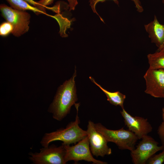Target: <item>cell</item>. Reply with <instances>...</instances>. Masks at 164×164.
<instances>
[{
    "label": "cell",
    "instance_id": "cell-1",
    "mask_svg": "<svg viewBox=\"0 0 164 164\" xmlns=\"http://www.w3.org/2000/svg\"><path fill=\"white\" fill-rule=\"evenodd\" d=\"M75 69L72 77L59 87L48 109V112L57 121H61L65 118L70 113L71 106L77 100L75 81Z\"/></svg>",
    "mask_w": 164,
    "mask_h": 164
},
{
    "label": "cell",
    "instance_id": "cell-2",
    "mask_svg": "<svg viewBox=\"0 0 164 164\" xmlns=\"http://www.w3.org/2000/svg\"><path fill=\"white\" fill-rule=\"evenodd\" d=\"M79 103L76 104L77 114L75 121L69 122L65 128H61L56 131L44 134L40 143L42 147H47L51 142L56 141L63 142V145L76 144L87 135L86 131L80 127V121L78 116Z\"/></svg>",
    "mask_w": 164,
    "mask_h": 164
},
{
    "label": "cell",
    "instance_id": "cell-3",
    "mask_svg": "<svg viewBox=\"0 0 164 164\" xmlns=\"http://www.w3.org/2000/svg\"><path fill=\"white\" fill-rule=\"evenodd\" d=\"M96 129L101 133L108 142L115 143L121 150L130 151L135 148L138 139L136 135L129 129L123 127L117 130L108 129L100 123H94Z\"/></svg>",
    "mask_w": 164,
    "mask_h": 164
},
{
    "label": "cell",
    "instance_id": "cell-4",
    "mask_svg": "<svg viewBox=\"0 0 164 164\" xmlns=\"http://www.w3.org/2000/svg\"><path fill=\"white\" fill-rule=\"evenodd\" d=\"M0 10L2 16L13 26L12 33L13 36L19 37L28 31L31 18L29 13L15 9L5 4H0Z\"/></svg>",
    "mask_w": 164,
    "mask_h": 164
},
{
    "label": "cell",
    "instance_id": "cell-5",
    "mask_svg": "<svg viewBox=\"0 0 164 164\" xmlns=\"http://www.w3.org/2000/svg\"><path fill=\"white\" fill-rule=\"evenodd\" d=\"M63 145L65 150L64 160L66 163L68 161L72 160L74 161L75 163H77L79 161L84 160L92 162L93 164L108 163L107 162L96 159L93 157L90 150L87 135L74 145Z\"/></svg>",
    "mask_w": 164,
    "mask_h": 164
},
{
    "label": "cell",
    "instance_id": "cell-6",
    "mask_svg": "<svg viewBox=\"0 0 164 164\" xmlns=\"http://www.w3.org/2000/svg\"><path fill=\"white\" fill-rule=\"evenodd\" d=\"M135 148L130 152L132 161L134 164H145L148 160L157 152L162 150L164 146H159V143L151 136H143Z\"/></svg>",
    "mask_w": 164,
    "mask_h": 164
},
{
    "label": "cell",
    "instance_id": "cell-7",
    "mask_svg": "<svg viewBox=\"0 0 164 164\" xmlns=\"http://www.w3.org/2000/svg\"><path fill=\"white\" fill-rule=\"evenodd\" d=\"M64 146L43 147L39 152H30L29 158L34 164H65Z\"/></svg>",
    "mask_w": 164,
    "mask_h": 164
},
{
    "label": "cell",
    "instance_id": "cell-8",
    "mask_svg": "<svg viewBox=\"0 0 164 164\" xmlns=\"http://www.w3.org/2000/svg\"><path fill=\"white\" fill-rule=\"evenodd\" d=\"M90 148L92 154L96 157H104L112 153L108 145V142L104 135L95 129L94 123L89 121L86 130Z\"/></svg>",
    "mask_w": 164,
    "mask_h": 164
},
{
    "label": "cell",
    "instance_id": "cell-9",
    "mask_svg": "<svg viewBox=\"0 0 164 164\" xmlns=\"http://www.w3.org/2000/svg\"><path fill=\"white\" fill-rule=\"evenodd\" d=\"M146 83L145 93L155 98L164 96V70L150 68L144 76Z\"/></svg>",
    "mask_w": 164,
    "mask_h": 164
},
{
    "label": "cell",
    "instance_id": "cell-10",
    "mask_svg": "<svg viewBox=\"0 0 164 164\" xmlns=\"http://www.w3.org/2000/svg\"><path fill=\"white\" fill-rule=\"evenodd\" d=\"M121 114L123 118L125 125L128 129L133 132L138 139H141L145 135L151 132L152 127L147 118L135 116L129 114L124 109L122 108Z\"/></svg>",
    "mask_w": 164,
    "mask_h": 164
},
{
    "label": "cell",
    "instance_id": "cell-11",
    "mask_svg": "<svg viewBox=\"0 0 164 164\" xmlns=\"http://www.w3.org/2000/svg\"><path fill=\"white\" fill-rule=\"evenodd\" d=\"M144 27L152 43L158 48L164 45V26L160 23L155 15L153 20L145 25Z\"/></svg>",
    "mask_w": 164,
    "mask_h": 164
},
{
    "label": "cell",
    "instance_id": "cell-12",
    "mask_svg": "<svg viewBox=\"0 0 164 164\" xmlns=\"http://www.w3.org/2000/svg\"><path fill=\"white\" fill-rule=\"evenodd\" d=\"M89 78L105 94L107 98V100L111 104L115 106H119L121 107L122 109L124 108V103L126 97L125 95L119 91L114 92L109 91L104 88L100 85L97 84L92 77H90Z\"/></svg>",
    "mask_w": 164,
    "mask_h": 164
},
{
    "label": "cell",
    "instance_id": "cell-13",
    "mask_svg": "<svg viewBox=\"0 0 164 164\" xmlns=\"http://www.w3.org/2000/svg\"><path fill=\"white\" fill-rule=\"evenodd\" d=\"M12 8L15 9L26 11L30 10L36 14L39 15L44 14L47 16L54 17L53 16L47 14L46 12L34 6L24 0H6Z\"/></svg>",
    "mask_w": 164,
    "mask_h": 164
},
{
    "label": "cell",
    "instance_id": "cell-14",
    "mask_svg": "<svg viewBox=\"0 0 164 164\" xmlns=\"http://www.w3.org/2000/svg\"><path fill=\"white\" fill-rule=\"evenodd\" d=\"M149 67L154 69L164 70V51H157L147 56Z\"/></svg>",
    "mask_w": 164,
    "mask_h": 164
},
{
    "label": "cell",
    "instance_id": "cell-15",
    "mask_svg": "<svg viewBox=\"0 0 164 164\" xmlns=\"http://www.w3.org/2000/svg\"><path fill=\"white\" fill-rule=\"evenodd\" d=\"M107 0H89V5L93 12L95 13H96L100 17L101 21L104 22L103 20L99 16V15L97 12L96 6L97 4L99 2H103ZM116 4L119 5V2L118 0H112ZM134 3L135 7L137 11L139 13L142 12L144 9L141 3L140 0H131Z\"/></svg>",
    "mask_w": 164,
    "mask_h": 164
},
{
    "label": "cell",
    "instance_id": "cell-16",
    "mask_svg": "<svg viewBox=\"0 0 164 164\" xmlns=\"http://www.w3.org/2000/svg\"><path fill=\"white\" fill-rule=\"evenodd\" d=\"M13 27L9 22L6 21L2 22L0 26V35L2 36H6L12 33Z\"/></svg>",
    "mask_w": 164,
    "mask_h": 164
},
{
    "label": "cell",
    "instance_id": "cell-17",
    "mask_svg": "<svg viewBox=\"0 0 164 164\" xmlns=\"http://www.w3.org/2000/svg\"><path fill=\"white\" fill-rule=\"evenodd\" d=\"M164 162V149L160 153L154 155L147 161L146 164H162Z\"/></svg>",
    "mask_w": 164,
    "mask_h": 164
},
{
    "label": "cell",
    "instance_id": "cell-18",
    "mask_svg": "<svg viewBox=\"0 0 164 164\" xmlns=\"http://www.w3.org/2000/svg\"><path fill=\"white\" fill-rule=\"evenodd\" d=\"M31 5L35 6L39 9L46 12V9L51 10L54 12H57L58 8L57 6H55L52 7L48 6L45 7L39 3L37 2H36L34 0H24Z\"/></svg>",
    "mask_w": 164,
    "mask_h": 164
},
{
    "label": "cell",
    "instance_id": "cell-19",
    "mask_svg": "<svg viewBox=\"0 0 164 164\" xmlns=\"http://www.w3.org/2000/svg\"><path fill=\"white\" fill-rule=\"evenodd\" d=\"M162 121L158 127L157 131L162 145L164 146V108L162 109Z\"/></svg>",
    "mask_w": 164,
    "mask_h": 164
},
{
    "label": "cell",
    "instance_id": "cell-20",
    "mask_svg": "<svg viewBox=\"0 0 164 164\" xmlns=\"http://www.w3.org/2000/svg\"><path fill=\"white\" fill-rule=\"evenodd\" d=\"M68 2V6L70 11L73 10L75 9L76 6L78 2L77 0H67Z\"/></svg>",
    "mask_w": 164,
    "mask_h": 164
},
{
    "label": "cell",
    "instance_id": "cell-21",
    "mask_svg": "<svg viewBox=\"0 0 164 164\" xmlns=\"http://www.w3.org/2000/svg\"><path fill=\"white\" fill-rule=\"evenodd\" d=\"M54 0H40L37 2L43 5V6L46 7L48 5H51L53 3Z\"/></svg>",
    "mask_w": 164,
    "mask_h": 164
},
{
    "label": "cell",
    "instance_id": "cell-22",
    "mask_svg": "<svg viewBox=\"0 0 164 164\" xmlns=\"http://www.w3.org/2000/svg\"><path fill=\"white\" fill-rule=\"evenodd\" d=\"M158 51H164V45L158 49Z\"/></svg>",
    "mask_w": 164,
    "mask_h": 164
},
{
    "label": "cell",
    "instance_id": "cell-23",
    "mask_svg": "<svg viewBox=\"0 0 164 164\" xmlns=\"http://www.w3.org/2000/svg\"><path fill=\"white\" fill-rule=\"evenodd\" d=\"M162 2L164 5V0H162Z\"/></svg>",
    "mask_w": 164,
    "mask_h": 164
},
{
    "label": "cell",
    "instance_id": "cell-24",
    "mask_svg": "<svg viewBox=\"0 0 164 164\" xmlns=\"http://www.w3.org/2000/svg\"><path fill=\"white\" fill-rule=\"evenodd\" d=\"M163 98H164V96Z\"/></svg>",
    "mask_w": 164,
    "mask_h": 164
},
{
    "label": "cell",
    "instance_id": "cell-25",
    "mask_svg": "<svg viewBox=\"0 0 164 164\" xmlns=\"http://www.w3.org/2000/svg\"></svg>",
    "mask_w": 164,
    "mask_h": 164
}]
</instances>
